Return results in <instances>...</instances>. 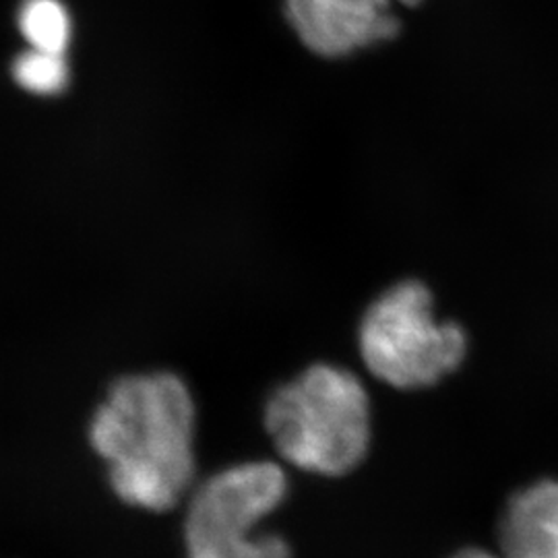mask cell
<instances>
[{
	"label": "cell",
	"mask_w": 558,
	"mask_h": 558,
	"mask_svg": "<svg viewBox=\"0 0 558 558\" xmlns=\"http://www.w3.org/2000/svg\"><path fill=\"white\" fill-rule=\"evenodd\" d=\"M265 424L281 458L306 472L341 476L368 451L371 401L354 373L315 364L274 393Z\"/></svg>",
	"instance_id": "2"
},
{
	"label": "cell",
	"mask_w": 558,
	"mask_h": 558,
	"mask_svg": "<svg viewBox=\"0 0 558 558\" xmlns=\"http://www.w3.org/2000/svg\"><path fill=\"white\" fill-rule=\"evenodd\" d=\"M401 4H405V7H416V4H420L422 0H399Z\"/></svg>",
	"instance_id": "10"
},
{
	"label": "cell",
	"mask_w": 558,
	"mask_h": 558,
	"mask_svg": "<svg viewBox=\"0 0 558 558\" xmlns=\"http://www.w3.org/2000/svg\"><path fill=\"white\" fill-rule=\"evenodd\" d=\"M17 25L29 48L44 52L64 54L73 38V20L62 0H23Z\"/></svg>",
	"instance_id": "7"
},
{
	"label": "cell",
	"mask_w": 558,
	"mask_h": 558,
	"mask_svg": "<svg viewBox=\"0 0 558 558\" xmlns=\"http://www.w3.org/2000/svg\"><path fill=\"white\" fill-rule=\"evenodd\" d=\"M286 490L283 470L269 461L242 463L207 480L186 515L189 558H292L278 536L251 534L278 509Z\"/></svg>",
	"instance_id": "4"
},
{
	"label": "cell",
	"mask_w": 558,
	"mask_h": 558,
	"mask_svg": "<svg viewBox=\"0 0 558 558\" xmlns=\"http://www.w3.org/2000/svg\"><path fill=\"white\" fill-rule=\"evenodd\" d=\"M505 558H558V480H539L515 493L499 519Z\"/></svg>",
	"instance_id": "6"
},
{
	"label": "cell",
	"mask_w": 558,
	"mask_h": 558,
	"mask_svg": "<svg viewBox=\"0 0 558 558\" xmlns=\"http://www.w3.org/2000/svg\"><path fill=\"white\" fill-rule=\"evenodd\" d=\"M451 558H505L502 555H495V553H488L484 548H463L459 550Z\"/></svg>",
	"instance_id": "9"
},
{
	"label": "cell",
	"mask_w": 558,
	"mask_h": 558,
	"mask_svg": "<svg viewBox=\"0 0 558 558\" xmlns=\"http://www.w3.org/2000/svg\"><path fill=\"white\" fill-rule=\"evenodd\" d=\"M11 73L21 89L34 96H59L71 80L64 54L44 52L36 48H27L25 52L17 54Z\"/></svg>",
	"instance_id": "8"
},
{
	"label": "cell",
	"mask_w": 558,
	"mask_h": 558,
	"mask_svg": "<svg viewBox=\"0 0 558 558\" xmlns=\"http://www.w3.org/2000/svg\"><path fill=\"white\" fill-rule=\"evenodd\" d=\"M359 341L366 368L408 391L433 387L456 373L468 352L463 327L435 319L433 294L418 279L399 281L368 306Z\"/></svg>",
	"instance_id": "3"
},
{
	"label": "cell",
	"mask_w": 558,
	"mask_h": 558,
	"mask_svg": "<svg viewBox=\"0 0 558 558\" xmlns=\"http://www.w3.org/2000/svg\"><path fill=\"white\" fill-rule=\"evenodd\" d=\"M300 41L323 59H341L393 40L399 21L391 0H283Z\"/></svg>",
	"instance_id": "5"
},
{
	"label": "cell",
	"mask_w": 558,
	"mask_h": 558,
	"mask_svg": "<svg viewBox=\"0 0 558 558\" xmlns=\"http://www.w3.org/2000/svg\"><path fill=\"white\" fill-rule=\"evenodd\" d=\"M195 403L170 373L114 383L92 422V445L110 465L120 499L149 511L172 509L195 474Z\"/></svg>",
	"instance_id": "1"
}]
</instances>
